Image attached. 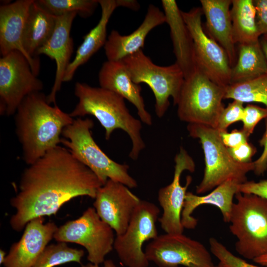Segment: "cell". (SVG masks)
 Here are the masks:
<instances>
[{
	"instance_id": "6da1fadb",
	"label": "cell",
	"mask_w": 267,
	"mask_h": 267,
	"mask_svg": "<svg viewBox=\"0 0 267 267\" xmlns=\"http://www.w3.org/2000/svg\"><path fill=\"white\" fill-rule=\"evenodd\" d=\"M103 185L98 177L59 145L25 169L18 193L10 201L16 212L9 221L20 231L31 220L55 215L71 199L83 196L94 199Z\"/></svg>"
},
{
	"instance_id": "7a4b0ae2",
	"label": "cell",
	"mask_w": 267,
	"mask_h": 267,
	"mask_svg": "<svg viewBox=\"0 0 267 267\" xmlns=\"http://www.w3.org/2000/svg\"><path fill=\"white\" fill-rule=\"evenodd\" d=\"M14 120L23 159L30 165L61 143L63 130L74 119L56 104L50 105L47 96L38 92L24 99L15 113Z\"/></svg>"
},
{
	"instance_id": "3957f363",
	"label": "cell",
	"mask_w": 267,
	"mask_h": 267,
	"mask_svg": "<svg viewBox=\"0 0 267 267\" xmlns=\"http://www.w3.org/2000/svg\"><path fill=\"white\" fill-rule=\"evenodd\" d=\"M74 94L79 101L70 115L77 118L88 115L94 116L104 129L106 140L115 130H123L132 142L129 157L137 160L145 148L141 135L142 122L131 114L125 99L111 90L81 82L75 84Z\"/></svg>"
},
{
	"instance_id": "277c9868",
	"label": "cell",
	"mask_w": 267,
	"mask_h": 267,
	"mask_svg": "<svg viewBox=\"0 0 267 267\" xmlns=\"http://www.w3.org/2000/svg\"><path fill=\"white\" fill-rule=\"evenodd\" d=\"M94 122L89 118H77L63 130L61 143L80 162L90 169L104 184L108 179L121 182L130 188L137 186L129 173V167L111 159L94 140L91 129Z\"/></svg>"
},
{
	"instance_id": "5b68a950",
	"label": "cell",
	"mask_w": 267,
	"mask_h": 267,
	"mask_svg": "<svg viewBox=\"0 0 267 267\" xmlns=\"http://www.w3.org/2000/svg\"><path fill=\"white\" fill-rule=\"evenodd\" d=\"M187 130L191 137L199 139L204 155V176L196 186L197 194L212 190L229 179L240 184L247 181V173L254 171V162L240 163L234 160L218 130L203 125L188 124Z\"/></svg>"
},
{
	"instance_id": "8992f818",
	"label": "cell",
	"mask_w": 267,
	"mask_h": 267,
	"mask_svg": "<svg viewBox=\"0 0 267 267\" xmlns=\"http://www.w3.org/2000/svg\"><path fill=\"white\" fill-rule=\"evenodd\" d=\"M234 197L229 230L237 238L236 251L253 261L267 254V199L240 192Z\"/></svg>"
},
{
	"instance_id": "52a82bcc",
	"label": "cell",
	"mask_w": 267,
	"mask_h": 267,
	"mask_svg": "<svg viewBox=\"0 0 267 267\" xmlns=\"http://www.w3.org/2000/svg\"><path fill=\"white\" fill-rule=\"evenodd\" d=\"M225 88L211 81L198 69L184 79L176 104L179 119L188 124L217 127L224 109Z\"/></svg>"
},
{
	"instance_id": "ba28073f",
	"label": "cell",
	"mask_w": 267,
	"mask_h": 267,
	"mask_svg": "<svg viewBox=\"0 0 267 267\" xmlns=\"http://www.w3.org/2000/svg\"><path fill=\"white\" fill-rule=\"evenodd\" d=\"M121 61L134 83L146 84L152 91L155 99V111L158 118H161L166 113L170 106V97L176 105L184 77L176 63L168 66L158 65L142 49Z\"/></svg>"
},
{
	"instance_id": "9c48e42d",
	"label": "cell",
	"mask_w": 267,
	"mask_h": 267,
	"mask_svg": "<svg viewBox=\"0 0 267 267\" xmlns=\"http://www.w3.org/2000/svg\"><path fill=\"white\" fill-rule=\"evenodd\" d=\"M114 232L100 219L94 208L89 207L78 219L58 227L53 238L58 242L83 246L87 251L89 263L99 265L114 249Z\"/></svg>"
},
{
	"instance_id": "30bf717a",
	"label": "cell",
	"mask_w": 267,
	"mask_h": 267,
	"mask_svg": "<svg viewBox=\"0 0 267 267\" xmlns=\"http://www.w3.org/2000/svg\"><path fill=\"white\" fill-rule=\"evenodd\" d=\"M160 209L154 203L141 200L125 231L116 235L113 248L121 262L127 267H148L149 261L143 245L159 235L156 222Z\"/></svg>"
},
{
	"instance_id": "8fae6325",
	"label": "cell",
	"mask_w": 267,
	"mask_h": 267,
	"mask_svg": "<svg viewBox=\"0 0 267 267\" xmlns=\"http://www.w3.org/2000/svg\"><path fill=\"white\" fill-rule=\"evenodd\" d=\"M26 57L18 51L0 58V114L9 116L28 95L41 92L44 85Z\"/></svg>"
},
{
	"instance_id": "7c38bea8",
	"label": "cell",
	"mask_w": 267,
	"mask_h": 267,
	"mask_svg": "<svg viewBox=\"0 0 267 267\" xmlns=\"http://www.w3.org/2000/svg\"><path fill=\"white\" fill-rule=\"evenodd\" d=\"M201 7L181 11L184 21L193 39L197 68L211 81L226 88L230 84L231 67L223 48L204 30Z\"/></svg>"
},
{
	"instance_id": "4fadbf2b",
	"label": "cell",
	"mask_w": 267,
	"mask_h": 267,
	"mask_svg": "<svg viewBox=\"0 0 267 267\" xmlns=\"http://www.w3.org/2000/svg\"><path fill=\"white\" fill-rule=\"evenodd\" d=\"M148 260L158 267H213L210 253L201 242L183 233L158 235L146 245Z\"/></svg>"
},
{
	"instance_id": "5bb4252c",
	"label": "cell",
	"mask_w": 267,
	"mask_h": 267,
	"mask_svg": "<svg viewBox=\"0 0 267 267\" xmlns=\"http://www.w3.org/2000/svg\"><path fill=\"white\" fill-rule=\"evenodd\" d=\"M175 162L172 181L161 188L158 193V202L163 209V214L158 221L165 233L171 234L183 233L184 230L181 222V214L187 189L192 178L187 176L185 185L182 186L180 182L181 175L184 171L192 173L195 168L193 159L183 147H180L176 154Z\"/></svg>"
},
{
	"instance_id": "9a60e30c",
	"label": "cell",
	"mask_w": 267,
	"mask_h": 267,
	"mask_svg": "<svg viewBox=\"0 0 267 267\" xmlns=\"http://www.w3.org/2000/svg\"><path fill=\"white\" fill-rule=\"evenodd\" d=\"M124 184L108 179L97 190L93 204L100 219L116 235L123 233L141 200Z\"/></svg>"
},
{
	"instance_id": "2e32d148",
	"label": "cell",
	"mask_w": 267,
	"mask_h": 267,
	"mask_svg": "<svg viewBox=\"0 0 267 267\" xmlns=\"http://www.w3.org/2000/svg\"><path fill=\"white\" fill-rule=\"evenodd\" d=\"M44 217L35 218L26 225L20 240L6 255L4 267H33L48 246L58 227L52 222L44 223Z\"/></svg>"
},
{
	"instance_id": "e0dca14e",
	"label": "cell",
	"mask_w": 267,
	"mask_h": 267,
	"mask_svg": "<svg viewBox=\"0 0 267 267\" xmlns=\"http://www.w3.org/2000/svg\"><path fill=\"white\" fill-rule=\"evenodd\" d=\"M34 0H18L0 6V52L2 56L13 51L22 53L37 76L38 58L31 57L23 45V34L29 8Z\"/></svg>"
},
{
	"instance_id": "ac0fdd59",
	"label": "cell",
	"mask_w": 267,
	"mask_h": 267,
	"mask_svg": "<svg viewBox=\"0 0 267 267\" xmlns=\"http://www.w3.org/2000/svg\"><path fill=\"white\" fill-rule=\"evenodd\" d=\"M77 14L69 13L57 16L56 26L49 40L36 52V56L44 54L54 60L56 69L54 83L47 95L49 104H56V93L60 90L66 70L71 62L73 41L70 31Z\"/></svg>"
},
{
	"instance_id": "d6986e66",
	"label": "cell",
	"mask_w": 267,
	"mask_h": 267,
	"mask_svg": "<svg viewBox=\"0 0 267 267\" xmlns=\"http://www.w3.org/2000/svg\"><path fill=\"white\" fill-rule=\"evenodd\" d=\"M100 87L114 92L134 106L139 120L148 126L152 124L141 95V87L134 83L121 60L104 62L98 73Z\"/></svg>"
},
{
	"instance_id": "ffe728a7",
	"label": "cell",
	"mask_w": 267,
	"mask_h": 267,
	"mask_svg": "<svg viewBox=\"0 0 267 267\" xmlns=\"http://www.w3.org/2000/svg\"><path fill=\"white\" fill-rule=\"evenodd\" d=\"M164 23L166 18L164 12L149 4L142 23L132 33L122 35L117 30L111 31L104 46L107 60L120 61L142 49L149 32Z\"/></svg>"
},
{
	"instance_id": "44dd1931",
	"label": "cell",
	"mask_w": 267,
	"mask_h": 267,
	"mask_svg": "<svg viewBox=\"0 0 267 267\" xmlns=\"http://www.w3.org/2000/svg\"><path fill=\"white\" fill-rule=\"evenodd\" d=\"M161 3L170 29L175 63L186 79L197 69L193 39L176 1L162 0Z\"/></svg>"
},
{
	"instance_id": "7402d4cb",
	"label": "cell",
	"mask_w": 267,
	"mask_h": 267,
	"mask_svg": "<svg viewBox=\"0 0 267 267\" xmlns=\"http://www.w3.org/2000/svg\"><path fill=\"white\" fill-rule=\"evenodd\" d=\"M200 2L206 18V32L225 50L232 68L237 58L232 36V0H201Z\"/></svg>"
},
{
	"instance_id": "603a6c76",
	"label": "cell",
	"mask_w": 267,
	"mask_h": 267,
	"mask_svg": "<svg viewBox=\"0 0 267 267\" xmlns=\"http://www.w3.org/2000/svg\"><path fill=\"white\" fill-rule=\"evenodd\" d=\"M239 184L237 180L229 179L205 195L199 196L187 192L181 214V222L184 228L193 229L196 227L198 221L191 214L196 208L204 204L218 207L222 215L223 221L229 223L233 199L238 192Z\"/></svg>"
},
{
	"instance_id": "cb8c5ba5",
	"label": "cell",
	"mask_w": 267,
	"mask_h": 267,
	"mask_svg": "<svg viewBox=\"0 0 267 267\" xmlns=\"http://www.w3.org/2000/svg\"><path fill=\"white\" fill-rule=\"evenodd\" d=\"M101 13L96 25L83 38V43L78 47L74 59L69 64L64 77L63 82L70 81L75 72L88 61L101 47L107 40V26L114 10L121 7L120 0H98Z\"/></svg>"
},
{
	"instance_id": "d4e9b609",
	"label": "cell",
	"mask_w": 267,
	"mask_h": 267,
	"mask_svg": "<svg viewBox=\"0 0 267 267\" xmlns=\"http://www.w3.org/2000/svg\"><path fill=\"white\" fill-rule=\"evenodd\" d=\"M57 18L36 0L33 1L28 13L23 40L24 47L31 57L38 58L36 52L51 36Z\"/></svg>"
},
{
	"instance_id": "484cf974",
	"label": "cell",
	"mask_w": 267,
	"mask_h": 267,
	"mask_svg": "<svg viewBox=\"0 0 267 267\" xmlns=\"http://www.w3.org/2000/svg\"><path fill=\"white\" fill-rule=\"evenodd\" d=\"M238 51L236 62L231 68L229 85L267 75V61L260 40L238 44Z\"/></svg>"
},
{
	"instance_id": "4316f807",
	"label": "cell",
	"mask_w": 267,
	"mask_h": 267,
	"mask_svg": "<svg viewBox=\"0 0 267 267\" xmlns=\"http://www.w3.org/2000/svg\"><path fill=\"white\" fill-rule=\"evenodd\" d=\"M230 13L234 44H249L260 40L256 12L253 0H232Z\"/></svg>"
},
{
	"instance_id": "83f0119b",
	"label": "cell",
	"mask_w": 267,
	"mask_h": 267,
	"mask_svg": "<svg viewBox=\"0 0 267 267\" xmlns=\"http://www.w3.org/2000/svg\"><path fill=\"white\" fill-rule=\"evenodd\" d=\"M224 99L242 103L257 102L267 107V75L225 88Z\"/></svg>"
},
{
	"instance_id": "f1b7e54d",
	"label": "cell",
	"mask_w": 267,
	"mask_h": 267,
	"mask_svg": "<svg viewBox=\"0 0 267 267\" xmlns=\"http://www.w3.org/2000/svg\"><path fill=\"white\" fill-rule=\"evenodd\" d=\"M84 251L69 247L66 243L48 245L33 267H54L70 262L83 265Z\"/></svg>"
},
{
	"instance_id": "f546056e",
	"label": "cell",
	"mask_w": 267,
	"mask_h": 267,
	"mask_svg": "<svg viewBox=\"0 0 267 267\" xmlns=\"http://www.w3.org/2000/svg\"><path fill=\"white\" fill-rule=\"evenodd\" d=\"M36 1L56 16L76 13L83 18L90 16L99 5L98 0H38Z\"/></svg>"
},
{
	"instance_id": "4dcf8cb0",
	"label": "cell",
	"mask_w": 267,
	"mask_h": 267,
	"mask_svg": "<svg viewBox=\"0 0 267 267\" xmlns=\"http://www.w3.org/2000/svg\"><path fill=\"white\" fill-rule=\"evenodd\" d=\"M209 243L211 253L219 260L221 267H260L235 256L215 238H210Z\"/></svg>"
},
{
	"instance_id": "1f68e13d",
	"label": "cell",
	"mask_w": 267,
	"mask_h": 267,
	"mask_svg": "<svg viewBox=\"0 0 267 267\" xmlns=\"http://www.w3.org/2000/svg\"><path fill=\"white\" fill-rule=\"evenodd\" d=\"M244 107L243 103L233 100L221 112L216 129L219 132L226 131L231 124L242 120Z\"/></svg>"
},
{
	"instance_id": "d6a6232c",
	"label": "cell",
	"mask_w": 267,
	"mask_h": 267,
	"mask_svg": "<svg viewBox=\"0 0 267 267\" xmlns=\"http://www.w3.org/2000/svg\"><path fill=\"white\" fill-rule=\"evenodd\" d=\"M267 118V107L249 104L244 108L241 121L242 129L249 135L253 133L257 124L263 119Z\"/></svg>"
},
{
	"instance_id": "836d02e7",
	"label": "cell",
	"mask_w": 267,
	"mask_h": 267,
	"mask_svg": "<svg viewBox=\"0 0 267 267\" xmlns=\"http://www.w3.org/2000/svg\"><path fill=\"white\" fill-rule=\"evenodd\" d=\"M229 153L236 162L248 163L253 162L252 157L257 152V149L249 141L234 148H228Z\"/></svg>"
},
{
	"instance_id": "e575fe53",
	"label": "cell",
	"mask_w": 267,
	"mask_h": 267,
	"mask_svg": "<svg viewBox=\"0 0 267 267\" xmlns=\"http://www.w3.org/2000/svg\"><path fill=\"white\" fill-rule=\"evenodd\" d=\"M222 142L227 148H234L248 141L250 135L242 129L231 132H220Z\"/></svg>"
},
{
	"instance_id": "d590c367",
	"label": "cell",
	"mask_w": 267,
	"mask_h": 267,
	"mask_svg": "<svg viewBox=\"0 0 267 267\" xmlns=\"http://www.w3.org/2000/svg\"><path fill=\"white\" fill-rule=\"evenodd\" d=\"M238 192L253 194L267 199V179L258 182L247 180L239 185Z\"/></svg>"
},
{
	"instance_id": "8d00e7d4",
	"label": "cell",
	"mask_w": 267,
	"mask_h": 267,
	"mask_svg": "<svg viewBox=\"0 0 267 267\" xmlns=\"http://www.w3.org/2000/svg\"><path fill=\"white\" fill-rule=\"evenodd\" d=\"M256 22L260 36L267 35V0H253Z\"/></svg>"
},
{
	"instance_id": "74e56055",
	"label": "cell",
	"mask_w": 267,
	"mask_h": 267,
	"mask_svg": "<svg viewBox=\"0 0 267 267\" xmlns=\"http://www.w3.org/2000/svg\"><path fill=\"white\" fill-rule=\"evenodd\" d=\"M265 130L262 138L259 140V144L263 147V151L260 157L254 161V172L256 175H263L267 170V118L265 120Z\"/></svg>"
},
{
	"instance_id": "f35d334b",
	"label": "cell",
	"mask_w": 267,
	"mask_h": 267,
	"mask_svg": "<svg viewBox=\"0 0 267 267\" xmlns=\"http://www.w3.org/2000/svg\"><path fill=\"white\" fill-rule=\"evenodd\" d=\"M103 264V266L100 267L98 265H95L89 263L85 265H82L81 267H118L115 263L111 260H105Z\"/></svg>"
},
{
	"instance_id": "ab89813d",
	"label": "cell",
	"mask_w": 267,
	"mask_h": 267,
	"mask_svg": "<svg viewBox=\"0 0 267 267\" xmlns=\"http://www.w3.org/2000/svg\"><path fill=\"white\" fill-rule=\"evenodd\" d=\"M253 261L256 264L267 267V254L258 257Z\"/></svg>"
},
{
	"instance_id": "60d3db41",
	"label": "cell",
	"mask_w": 267,
	"mask_h": 267,
	"mask_svg": "<svg viewBox=\"0 0 267 267\" xmlns=\"http://www.w3.org/2000/svg\"><path fill=\"white\" fill-rule=\"evenodd\" d=\"M260 44L267 61V40L263 37L260 40Z\"/></svg>"
},
{
	"instance_id": "b9f144b4",
	"label": "cell",
	"mask_w": 267,
	"mask_h": 267,
	"mask_svg": "<svg viewBox=\"0 0 267 267\" xmlns=\"http://www.w3.org/2000/svg\"><path fill=\"white\" fill-rule=\"evenodd\" d=\"M6 256V253L3 250L0 249V263L3 264Z\"/></svg>"
},
{
	"instance_id": "7bdbcfd3",
	"label": "cell",
	"mask_w": 267,
	"mask_h": 267,
	"mask_svg": "<svg viewBox=\"0 0 267 267\" xmlns=\"http://www.w3.org/2000/svg\"><path fill=\"white\" fill-rule=\"evenodd\" d=\"M263 37L267 40V35L263 36Z\"/></svg>"
},
{
	"instance_id": "ee69618b",
	"label": "cell",
	"mask_w": 267,
	"mask_h": 267,
	"mask_svg": "<svg viewBox=\"0 0 267 267\" xmlns=\"http://www.w3.org/2000/svg\"><path fill=\"white\" fill-rule=\"evenodd\" d=\"M213 267H221L219 264L217 266H214Z\"/></svg>"
}]
</instances>
